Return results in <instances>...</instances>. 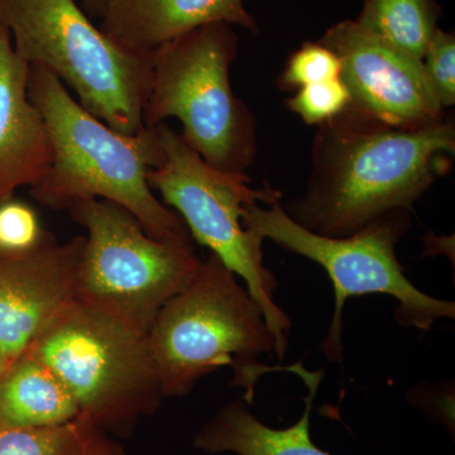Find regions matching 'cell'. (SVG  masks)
<instances>
[{
    "instance_id": "6da1fadb",
    "label": "cell",
    "mask_w": 455,
    "mask_h": 455,
    "mask_svg": "<svg viewBox=\"0 0 455 455\" xmlns=\"http://www.w3.org/2000/svg\"><path fill=\"white\" fill-rule=\"evenodd\" d=\"M454 151L453 123L394 127L348 107L320 125L307 191L284 212L316 235H355L385 212H412Z\"/></svg>"
},
{
    "instance_id": "7a4b0ae2",
    "label": "cell",
    "mask_w": 455,
    "mask_h": 455,
    "mask_svg": "<svg viewBox=\"0 0 455 455\" xmlns=\"http://www.w3.org/2000/svg\"><path fill=\"white\" fill-rule=\"evenodd\" d=\"M28 97L44 116L53 143L50 170L31 187L38 203L68 211L82 200H106L133 215L157 241L193 239L178 212L160 202L147 181L148 171L164 163L157 127L137 134L113 130L41 66H31Z\"/></svg>"
},
{
    "instance_id": "3957f363",
    "label": "cell",
    "mask_w": 455,
    "mask_h": 455,
    "mask_svg": "<svg viewBox=\"0 0 455 455\" xmlns=\"http://www.w3.org/2000/svg\"><path fill=\"white\" fill-rule=\"evenodd\" d=\"M146 337L164 398L188 396L204 377L230 366L233 385L245 388L251 403L259 377L274 372L256 361L275 352L262 310L212 253L191 283L158 311Z\"/></svg>"
},
{
    "instance_id": "277c9868",
    "label": "cell",
    "mask_w": 455,
    "mask_h": 455,
    "mask_svg": "<svg viewBox=\"0 0 455 455\" xmlns=\"http://www.w3.org/2000/svg\"><path fill=\"white\" fill-rule=\"evenodd\" d=\"M0 26L18 55L55 75L84 109L121 133L145 128L154 52L123 49L74 0H0Z\"/></svg>"
},
{
    "instance_id": "5b68a950",
    "label": "cell",
    "mask_w": 455,
    "mask_h": 455,
    "mask_svg": "<svg viewBox=\"0 0 455 455\" xmlns=\"http://www.w3.org/2000/svg\"><path fill=\"white\" fill-rule=\"evenodd\" d=\"M242 223L265 241L314 260L328 274L334 287V315L322 341L323 355L331 363H343V309L353 296L383 293L398 301L395 317L405 328L430 331L439 319H454L453 301L440 300L420 291L396 256V245L409 232L412 220L405 209L379 215L355 235L333 238L305 229L287 215L280 200L263 208L259 203L243 206Z\"/></svg>"
},
{
    "instance_id": "8992f818",
    "label": "cell",
    "mask_w": 455,
    "mask_h": 455,
    "mask_svg": "<svg viewBox=\"0 0 455 455\" xmlns=\"http://www.w3.org/2000/svg\"><path fill=\"white\" fill-rule=\"evenodd\" d=\"M27 352L52 371L79 407L108 434L131 435L164 398L146 335L74 300Z\"/></svg>"
},
{
    "instance_id": "52a82bcc",
    "label": "cell",
    "mask_w": 455,
    "mask_h": 455,
    "mask_svg": "<svg viewBox=\"0 0 455 455\" xmlns=\"http://www.w3.org/2000/svg\"><path fill=\"white\" fill-rule=\"evenodd\" d=\"M238 37L227 23L200 27L154 52L145 127L179 119L181 139L205 163L244 173L257 152L256 121L230 85Z\"/></svg>"
},
{
    "instance_id": "ba28073f",
    "label": "cell",
    "mask_w": 455,
    "mask_h": 455,
    "mask_svg": "<svg viewBox=\"0 0 455 455\" xmlns=\"http://www.w3.org/2000/svg\"><path fill=\"white\" fill-rule=\"evenodd\" d=\"M157 130L164 163L147 173L149 187L160 193L164 205L175 209L191 238L208 247L244 281L245 289L262 310L274 334L275 355L283 361L289 349L287 331L292 322L275 301L278 283L263 265V239L242 223L244 205H268L281 199L280 191L269 185L251 188L245 173L215 169L166 123L158 124Z\"/></svg>"
},
{
    "instance_id": "9c48e42d",
    "label": "cell",
    "mask_w": 455,
    "mask_h": 455,
    "mask_svg": "<svg viewBox=\"0 0 455 455\" xmlns=\"http://www.w3.org/2000/svg\"><path fill=\"white\" fill-rule=\"evenodd\" d=\"M68 212L88 232L75 300L147 335L158 311L199 271L193 239L157 241L106 200H82Z\"/></svg>"
},
{
    "instance_id": "30bf717a",
    "label": "cell",
    "mask_w": 455,
    "mask_h": 455,
    "mask_svg": "<svg viewBox=\"0 0 455 455\" xmlns=\"http://www.w3.org/2000/svg\"><path fill=\"white\" fill-rule=\"evenodd\" d=\"M319 42L340 60L349 108L400 128L425 127L444 119V108L421 60L379 40L355 20L331 27Z\"/></svg>"
},
{
    "instance_id": "8fae6325",
    "label": "cell",
    "mask_w": 455,
    "mask_h": 455,
    "mask_svg": "<svg viewBox=\"0 0 455 455\" xmlns=\"http://www.w3.org/2000/svg\"><path fill=\"white\" fill-rule=\"evenodd\" d=\"M84 245L83 235L66 243L51 235L31 252L0 253V353L9 363L75 300Z\"/></svg>"
},
{
    "instance_id": "7c38bea8",
    "label": "cell",
    "mask_w": 455,
    "mask_h": 455,
    "mask_svg": "<svg viewBox=\"0 0 455 455\" xmlns=\"http://www.w3.org/2000/svg\"><path fill=\"white\" fill-rule=\"evenodd\" d=\"M29 71L0 26V203L37 184L53 161L49 127L28 97Z\"/></svg>"
},
{
    "instance_id": "4fadbf2b",
    "label": "cell",
    "mask_w": 455,
    "mask_h": 455,
    "mask_svg": "<svg viewBox=\"0 0 455 455\" xmlns=\"http://www.w3.org/2000/svg\"><path fill=\"white\" fill-rule=\"evenodd\" d=\"M103 20L101 31L137 53L155 52L180 36L214 23L259 31L243 0H110Z\"/></svg>"
},
{
    "instance_id": "5bb4252c",
    "label": "cell",
    "mask_w": 455,
    "mask_h": 455,
    "mask_svg": "<svg viewBox=\"0 0 455 455\" xmlns=\"http://www.w3.org/2000/svg\"><path fill=\"white\" fill-rule=\"evenodd\" d=\"M280 371L300 377L307 387L305 410L300 420L286 429H274L259 421L248 409L247 401L235 400L218 410L193 438L194 448L209 454L238 455H333L314 444L310 418L323 371L310 372L301 363Z\"/></svg>"
},
{
    "instance_id": "9a60e30c",
    "label": "cell",
    "mask_w": 455,
    "mask_h": 455,
    "mask_svg": "<svg viewBox=\"0 0 455 455\" xmlns=\"http://www.w3.org/2000/svg\"><path fill=\"white\" fill-rule=\"evenodd\" d=\"M79 414L64 383L31 353L12 362L0 379V425L52 427L68 423Z\"/></svg>"
},
{
    "instance_id": "2e32d148",
    "label": "cell",
    "mask_w": 455,
    "mask_h": 455,
    "mask_svg": "<svg viewBox=\"0 0 455 455\" xmlns=\"http://www.w3.org/2000/svg\"><path fill=\"white\" fill-rule=\"evenodd\" d=\"M0 455H125L110 434L83 415L42 427L0 425Z\"/></svg>"
},
{
    "instance_id": "e0dca14e",
    "label": "cell",
    "mask_w": 455,
    "mask_h": 455,
    "mask_svg": "<svg viewBox=\"0 0 455 455\" xmlns=\"http://www.w3.org/2000/svg\"><path fill=\"white\" fill-rule=\"evenodd\" d=\"M438 18L435 0H364L355 23L395 49L423 60Z\"/></svg>"
},
{
    "instance_id": "ac0fdd59",
    "label": "cell",
    "mask_w": 455,
    "mask_h": 455,
    "mask_svg": "<svg viewBox=\"0 0 455 455\" xmlns=\"http://www.w3.org/2000/svg\"><path fill=\"white\" fill-rule=\"evenodd\" d=\"M50 236L31 205L13 197L0 203V253L31 252Z\"/></svg>"
},
{
    "instance_id": "d6986e66",
    "label": "cell",
    "mask_w": 455,
    "mask_h": 455,
    "mask_svg": "<svg viewBox=\"0 0 455 455\" xmlns=\"http://www.w3.org/2000/svg\"><path fill=\"white\" fill-rule=\"evenodd\" d=\"M287 106L307 124L322 125L350 106V94L346 84L338 77L299 89L295 97L289 99Z\"/></svg>"
},
{
    "instance_id": "ffe728a7",
    "label": "cell",
    "mask_w": 455,
    "mask_h": 455,
    "mask_svg": "<svg viewBox=\"0 0 455 455\" xmlns=\"http://www.w3.org/2000/svg\"><path fill=\"white\" fill-rule=\"evenodd\" d=\"M340 60L333 51L316 42H307L287 61L280 84L283 88L300 89L310 84L340 77Z\"/></svg>"
},
{
    "instance_id": "44dd1931",
    "label": "cell",
    "mask_w": 455,
    "mask_h": 455,
    "mask_svg": "<svg viewBox=\"0 0 455 455\" xmlns=\"http://www.w3.org/2000/svg\"><path fill=\"white\" fill-rule=\"evenodd\" d=\"M425 71L443 108L455 103V38L454 33L435 29L431 36L423 60Z\"/></svg>"
},
{
    "instance_id": "7402d4cb",
    "label": "cell",
    "mask_w": 455,
    "mask_h": 455,
    "mask_svg": "<svg viewBox=\"0 0 455 455\" xmlns=\"http://www.w3.org/2000/svg\"><path fill=\"white\" fill-rule=\"evenodd\" d=\"M407 400L454 436V391H451V386H418L407 392Z\"/></svg>"
},
{
    "instance_id": "603a6c76",
    "label": "cell",
    "mask_w": 455,
    "mask_h": 455,
    "mask_svg": "<svg viewBox=\"0 0 455 455\" xmlns=\"http://www.w3.org/2000/svg\"><path fill=\"white\" fill-rule=\"evenodd\" d=\"M110 0H83L84 7L92 16L103 17Z\"/></svg>"
},
{
    "instance_id": "cb8c5ba5",
    "label": "cell",
    "mask_w": 455,
    "mask_h": 455,
    "mask_svg": "<svg viewBox=\"0 0 455 455\" xmlns=\"http://www.w3.org/2000/svg\"><path fill=\"white\" fill-rule=\"evenodd\" d=\"M9 366H11V363H9L8 359L0 353V379H2V377L7 372Z\"/></svg>"
}]
</instances>
